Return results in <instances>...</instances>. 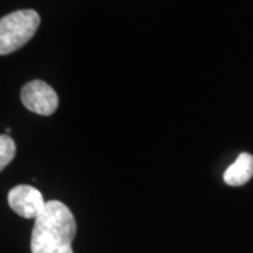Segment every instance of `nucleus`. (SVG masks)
I'll return each mask as SVG.
<instances>
[{
    "label": "nucleus",
    "instance_id": "5",
    "mask_svg": "<svg viewBox=\"0 0 253 253\" xmlns=\"http://www.w3.org/2000/svg\"><path fill=\"white\" fill-rule=\"evenodd\" d=\"M253 177V156L251 154H240L237 160L224 172V182L231 186H240Z\"/></svg>",
    "mask_w": 253,
    "mask_h": 253
},
{
    "label": "nucleus",
    "instance_id": "2",
    "mask_svg": "<svg viewBox=\"0 0 253 253\" xmlns=\"http://www.w3.org/2000/svg\"><path fill=\"white\" fill-rule=\"evenodd\" d=\"M40 17L34 9L12 12L0 20V54L6 55L21 48L34 37Z\"/></svg>",
    "mask_w": 253,
    "mask_h": 253
},
{
    "label": "nucleus",
    "instance_id": "1",
    "mask_svg": "<svg viewBox=\"0 0 253 253\" xmlns=\"http://www.w3.org/2000/svg\"><path fill=\"white\" fill-rule=\"evenodd\" d=\"M77 221L67 205L59 201L46 203L32 230V253H73Z\"/></svg>",
    "mask_w": 253,
    "mask_h": 253
},
{
    "label": "nucleus",
    "instance_id": "3",
    "mask_svg": "<svg viewBox=\"0 0 253 253\" xmlns=\"http://www.w3.org/2000/svg\"><path fill=\"white\" fill-rule=\"evenodd\" d=\"M21 102L31 112L49 116L58 108L59 99L55 90L45 81L34 80L21 89Z\"/></svg>",
    "mask_w": 253,
    "mask_h": 253
},
{
    "label": "nucleus",
    "instance_id": "6",
    "mask_svg": "<svg viewBox=\"0 0 253 253\" xmlns=\"http://www.w3.org/2000/svg\"><path fill=\"white\" fill-rule=\"evenodd\" d=\"M15 151H17V148L11 136H0V169L4 170L11 163L15 156Z\"/></svg>",
    "mask_w": 253,
    "mask_h": 253
},
{
    "label": "nucleus",
    "instance_id": "4",
    "mask_svg": "<svg viewBox=\"0 0 253 253\" xmlns=\"http://www.w3.org/2000/svg\"><path fill=\"white\" fill-rule=\"evenodd\" d=\"M8 205L15 213L27 219H37L46 207L42 194L31 185H18L8 192Z\"/></svg>",
    "mask_w": 253,
    "mask_h": 253
}]
</instances>
